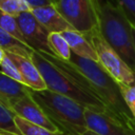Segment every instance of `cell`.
I'll list each match as a JSON object with an SVG mask.
<instances>
[{
    "mask_svg": "<svg viewBox=\"0 0 135 135\" xmlns=\"http://www.w3.org/2000/svg\"><path fill=\"white\" fill-rule=\"evenodd\" d=\"M32 60L41 73L47 90L70 97L85 109L111 115L105 103L90 89L83 75L70 60L35 51L32 53Z\"/></svg>",
    "mask_w": 135,
    "mask_h": 135,
    "instance_id": "6da1fadb",
    "label": "cell"
},
{
    "mask_svg": "<svg viewBox=\"0 0 135 135\" xmlns=\"http://www.w3.org/2000/svg\"><path fill=\"white\" fill-rule=\"evenodd\" d=\"M70 62L83 75L90 89L105 103L111 115L135 131V119L123 99L120 84L101 64L73 53Z\"/></svg>",
    "mask_w": 135,
    "mask_h": 135,
    "instance_id": "7a4b0ae2",
    "label": "cell"
},
{
    "mask_svg": "<svg viewBox=\"0 0 135 135\" xmlns=\"http://www.w3.org/2000/svg\"><path fill=\"white\" fill-rule=\"evenodd\" d=\"M98 31L107 43L135 72V43L132 25L113 2L96 0Z\"/></svg>",
    "mask_w": 135,
    "mask_h": 135,
    "instance_id": "3957f363",
    "label": "cell"
},
{
    "mask_svg": "<svg viewBox=\"0 0 135 135\" xmlns=\"http://www.w3.org/2000/svg\"><path fill=\"white\" fill-rule=\"evenodd\" d=\"M31 96L63 135H82L88 130L85 108L74 99L51 90L32 91Z\"/></svg>",
    "mask_w": 135,
    "mask_h": 135,
    "instance_id": "277c9868",
    "label": "cell"
},
{
    "mask_svg": "<svg viewBox=\"0 0 135 135\" xmlns=\"http://www.w3.org/2000/svg\"><path fill=\"white\" fill-rule=\"evenodd\" d=\"M84 36L95 49L98 62L120 85L132 86L135 84V72L107 43L98 30L84 34Z\"/></svg>",
    "mask_w": 135,
    "mask_h": 135,
    "instance_id": "5b68a950",
    "label": "cell"
},
{
    "mask_svg": "<svg viewBox=\"0 0 135 135\" xmlns=\"http://www.w3.org/2000/svg\"><path fill=\"white\" fill-rule=\"evenodd\" d=\"M57 8L63 18L83 35L98 30L96 0H59Z\"/></svg>",
    "mask_w": 135,
    "mask_h": 135,
    "instance_id": "8992f818",
    "label": "cell"
},
{
    "mask_svg": "<svg viewBox=\"0 0 135 135\" xmlns=\"http://www.w3.org/2000/svg\"><path fill=\"white\" fill-rule=\"evenodd\" d=\"M16 18L26 44L35 52L53 55L49 44L51 33L37 20L33 12H23Z\"/></svg>",
    "mask_w": 135,
    "mask_h": 135,
    "instance_id": "52a82bcc",
    "label": "cell"
},
{
    "mask_svg": "<svg viewBox=\"0 0 135 135\" xmlns=\"http://www.w3.org/2000/svg\"><path fill=\"white\" fill-rule=\"evenodd\" d=\"M84 118L86 129L98 135H135V131L109 114L85 109Z\"/></svg>",
    "mask_w": 135,
    "mask_h": 135,
    "instance_id": "ba28073f",
    "label": "cell"
},
{
    "mask_svg": "<svg viewBox=\"0 0 135 135\" xmlns=\"http://www.w3.org/2000/svg\"><path fill=\"white\" fill-rule=\"evenodd\" d=\"M12 111L14 112L15 115L32 123L46 128L54 132H59L58 128L51 121V119L46 116V114L40 108V105L33 99L31 94L23 97L21 100H19L12 108Z\"/></svg>",
    "mask_w": 135,
    "mask_h": 135,
    "instance_id": "9c48e42d",
    "label": "cell"
},
{
    "mask_svg": "<svg viewBox=\"0 0 135 135\" xmlns=\"http://www.w3.org/2000/svg\"><path fill=\"white\" fill-rule=\"evenodd\" d=\"M6 55L12 59V61L16 64L17 69L19 70L24 84L27 85L33 91H43L47 90V86L44 82V79L41 76L38 68L32 60L31 57H24L17 54L6 53Z\"/></svg>",
    "mask_w": 135,
    "mask_h": 135,
    "instance_id": "30bf717a",
    "label": "cell"
},
{
    "mask_svg": "<svg viewBox=\"0 0 135 135\" xmlns=\"http://www.w3.org/2000/svg\"><path fill=\"white\" fill-rule=\"evenodd\" d=\"M32 91L33 90L25 84L0 72V103L9 110L23 97L30 95Z\"/></svg>",
    "mask_w": 135,
    "mask_h": 135,
    "instance_id": "8fae6325",
    "label": "cell"
},
{
    "mask_svg": "<svg viewBox=\"0 0 135 135\" xmlns=\"http://www.w3.org/2000/svg\"><path fill=\"white\" fill-rule=\"evenodd\" d=\"M37 20L50 33H63L65 31L75 30L60 14L57 6L46 5L32 9Z\"/></svg>",
    "mask_w": 135,
    "mask_h": 135,
    "instance_id": "7c38bea8",
    "label": "cell"
},
{
    "mask_svg": "<svg viewBox=\"0 0 135 135\" xmlns=\"http://www.w3.org/2000/svg\"><path fill=\"white\" fill-rule=\"evenodd\" d=\"M61 34L66 40L68 44L70 45L73 54L98 62V56L95 49L82 33L76 30H71V31H65Z\"/></svg>",
    "mask_w": 135,
    "mask_h": 135,
    "instance_id": "4fadbf2b",
    "label": "cell"
},
{
    "mask_svg": "<svg viewBox=\"0 0 135 135\" xmlns=\"http://www.w3.org/2000/svg\"><path fill=\"white\" fill-rule=\"evenodd\" d=\"M0 49H2L5 53L17 54L24 57H31L34 52L28 46L24 45L18 39L9 35L0 26Z\"/></svg>",
    "mask_w": 135,
    "mask_h": 135,
    "instance_id": "5bb4252c",
    "label": "cell"
},
{
    "mask_svg": "<svg viewBox=\"0 0 135 135\" xmlns=\"http://www.w3.org/2000/svg\"><path fill=\"white\" fill-rule=\"evenodd\" d=\"M49 44L54 56L65 61H69L71 59V47L61 33H51L49 36Z\"/></svg>",
    "mask_w": 135,
    "mask_h": 135,
    "instance_id": "9a60e30c",
    "label": "cell"
},
{
    "mask_svg": "<svg viewBox=\"0 0 135 135\" xmlns=\"http://www.w3.org/2000/svg\"><path fill=\"white\" fill-rule=\"evenodd\" d=\"M15 123L22 135H63L60 132H54L46 128L32 123L17 115H15Z\"/></svg>",
    "mask_w": 135,
    "mask_h": 135,
    "instance_id": "2e32d148",
    "label": "cell"
},
{
    "mask_svg": "<svg viewBox=\"0 0 135 135\" xmlns=\"http://www.w3.org/2000/svg\"><path fill=\"white\" fill-rule=\"evenodd\" d=\"M0 26L5 31L7 32L9 35H12L13 37H15L16 39H18L20 42H22L24 45L28 46L22 36V33L20 31V27H19V24H18V21H17V18L9 15V14H6L4 12H2L0 9ZM30 47V46H28ZM31 49V47H30Z\"/></svg>",
    "mask_w": 135,
    "mask_h": 135,
    "instance_id": "e0dca14e",
    "label": "cell"
},
{
    "mask_svg": "<svg viewBox=\"0 0 135 135\" xmlns=\"http://www.w3.org/2000/svg\"><path fill=\"white\" fill-rule=\"evenodd\" d=\"M0 132L22 135L15 123V114L12 110L0 103Z\"/></svg>",
    "mask_w": 135,
    "mask_h": 135,
    "instance_id": "ac0fdd59",
    "label": "cell"
},
{
    "mask_svg": "<svg viewBox=\"0 0 135 135\" xmlns=\"http://www.w3.org/2000/svg\"><path fill=\"white\" fill-rule=\"evenodd\" d=\"M0 9L14 17L19 16L23 12L32 11L25 0H0Z\"/></svg>",
    "mask_w": 135,
    "mask_h": 135,
    "instance_id": "d6986e66",
    "label": "cell"
},
{
    "mask_svg": "<svg viewBox=\"0 0 135 135\" xmlns=\"http://www.w3.org/2000/svg\"><path fill=\"white\" fill-rule=\"evenodd\" d=\"M5 54H6V53H5ZM0 72H2L3 74H5L6 76L13 78L14 80L19 81V82H21V83L24 84L23 78H22V76H21L19 70L17 69L16 64L12 61V59H11L7 55H5L4 59H3L2 62L0 63ZM26 86H27V85H26Z\"/></svg>",
    "mask_w": 135,
    "mask_h": 135,
    "instance_id": "ffe728a7",
    "label": "cell"
},
{
    "mask_svg": "<svg viewBox=\"0 0 135 135\" xmlns=\"http://www.w3.org/2000/svg\"><path fill=\"white\" fill-rule=\"evenodd\" d=\"M115 4L123 12L131 25L135 28V0H115Z\"/></svg>",
    "mask_w": 135,
    "mask_h": 135,
    "instance_id": "44dd1931",
    "label": "cell"
},
{
    "mask_svg": "<svg viewBox=\"0 0 135 135\" xmlns=\"http://www.w3.org/2000/svg\"><path fill=\"white\" fill-rule=\"evenodd\" d=\"M120 88H121V93H122L123 99L135 119V84L132 86L120 85Z\"/></svg>",
    "mask_w": 135,
    "mask_h": 135,
    "instance_id": "7402d4cb",
    "label": "cell"
},
{
    "mask_svg": "<svg viewBox=\"0 0 135 135\" xmlns=\"http://www.w3.org/2000/svg\"><path fill=\"white\" fill-rule=\"evenodd\" d=\"M26 3L30 5L31 9L41 7V6H46V5H55L57 6L59 0H25Z\"/></svg>",
    "mask_w": 135,
    "mask_h": 135,
    "instance_id": "603a6c76",
    "label": "cell"
},
{
    "mask_svg": "<svg viewBox=\"0 0 135 135\" xmlns=\"http://www.w3.org/2000/svg\"><path fill=\"white\" fill-rule=\"evenodd\" d=\"M5 55H6V54H5V52H4L2 49H0V63H1V62H2V60L4 59Z\"/></svg>",
    "mask_w": 135,
    "mask_h": 135,
    "instance_id": "cb8c5ba5",
    "label": "cell"
},
{
    "mask_svg": "<svg viewBox=\"0 0 135 135\" xmlns=\"http://www.w3.org/2000/svg\"><path fill=\"white\" fill-rule=\"evenodd\" d=\"M82 135H98V134H96V133H94V132H92L90 130H86Z\"/></svg>",
    "mask_w": 135,
    "mask_h": 135,
    "instance_id": "d4e9b609",
    "label": "cell"
},
{
    "mask_svg": "<svg viewBox=\"0 0 135 135\" xmlns=\"http://www.w3.org/2000/svg\"><path fill=\"white\" fill-rule=\"evenodd\" d=\"M0 135H19V134H14V133H8V132H0Z\"/></svg>",
    "mask_w": 135,
    "mask_h": 135,
    "instance_id": "484cf974",
    "label": "cell"
},
{
    "mask_svg": "<svg viewBox=\"0 0 135 135\" xmlns=\"http://www.w3.org/2000/svg\"><path fill=\"white\" fill-rule=\"evenodd\" d=\"M132 32H133V37H134V43H135V28L132 26Z\"/></svg>",
    "mask_w": 135,
    "mask_h": 135,
    "instance_id": "4316f807",
    "label": "cell"
}]
</instances>
